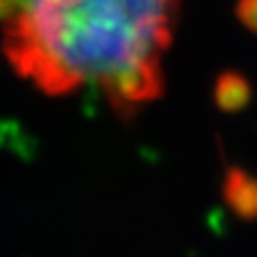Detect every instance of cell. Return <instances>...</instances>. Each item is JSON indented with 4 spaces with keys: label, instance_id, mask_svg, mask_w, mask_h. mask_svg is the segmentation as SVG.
Segmentation results:
<instances>
[{
    "label": "cell",
    "instance_id": "obj_1",
    "mask_svg": "<svg viewBox=\"0 0 257 257\" xmlns=\"http://www.w3.org/2000/svg\"><path fill=\"white\" fill-rule=\"evenodd\" d=\"M178 0H9L5 52L50 94L92 88L118 111L163 90L161 58Z\"/></svg>",
    "mask_w": 257,
    "mask_h": 257
},
{
    "label": "cell",
    "instance_id": "obj_2",
    "mask_svg": "<svg viewBox=\"0 0 257 257\" xmlns=\"http://www.w3.org/2000/svg\"><path fill=\"white\" fill-rule=\"evenodd\" d=\"M236 15L248 30L257 32V0H238Z\"/></svg>",
    "mask_w": 257,
    "mask_h": 257
}]
</instances>
